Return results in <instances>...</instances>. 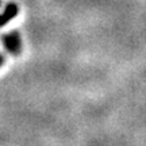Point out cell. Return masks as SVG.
Returning a JSON list of instances; mask_svg holds the SVG:
<instances>
[{"mask_svg": "<svg viewBox=\"0 0 146 146\" xmlns=\"http://www.w3.org/2000/svg\"><path fill=\"white\" fill-rule=\"evenodd\" d=\"M3 45L12 56H18L22 50V41L19 33L16 30H12L8 34L3 35Z\"/></svg>", "mask_w": 146, "mask_h": 146, "instance_id": "1", "label": "cell"}, {"mask_svg": "<svg viewBox=\"0 0 146 146\" xmlns=\"http://www.w3.org/2000/svg\"><path fill=\"white\" fill-rule=\"evenodd\" d=\"M19 14V7L15 3H10V4L5 5L4 11L0 14V27L7 25L11 19H14L16 15Z\"/></svg>", "mask_w": 146, "mask_h": 146, "instance_id": "2", "label": "cell"}, {"mask_svg": "<svg viewBox=\"0 0 146 146\" xmlns=\"http://www.w3.org/2000/svg\"><path fill=\"white\" fill-rule=\"evenodd\" d=\"M3 62H4V57H3V54H0V66L3 65Z\"/></svg>", "mask_w": 146, "mask_h": 146, "instance_id": "3", "label": "cell"}, {"mask_svg": "<svg viewBox=\"0 0 146 146\" xmlns=\"http://www.w3.org/2000/svg\"><path fill=\"white\" fill-rule=\"evenodd\" d=\"M0 3H1V1H0Z\"/></svg>", "mask_w": 146, "mask_h": 146, "instance_id": "4", "label": "cell"}]
</instances>
